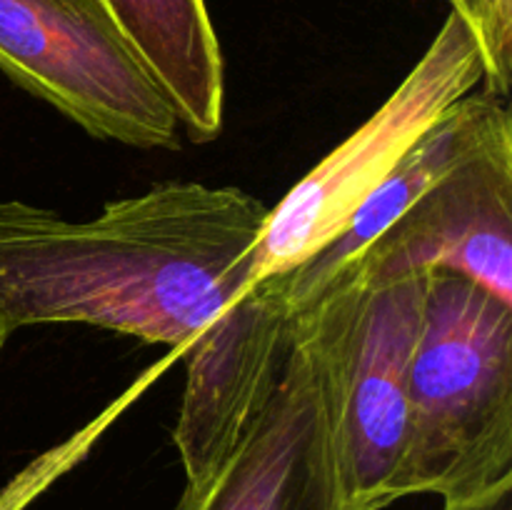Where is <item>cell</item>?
<instances>
[{
	"mask_svg": "<svg viewBox=\"0 0 512 510\" xmlns=\"http://www.w3.org/2000/svg\"><path fill=\"white\" fill-rule=\"evenodd\" d=\"M270 208L245 190L168 180L95 218L0 203V353L35 325L80 323L178 350L250 288Z\"/></svg>",
	"mask_w": 512,
	"mask_h": 510,
	"instance_id": "obj_1",
	"label": "cell"
},
{
	"mask_svg": "<svg viewBox=\"0 0 512 510\" xmlns=\"http://www.w3.org/2000/svg\"><path fill=\"white\" fill-rule=\"evenodd\" d=\"M510 475L512 305L433 270L410 363L405 493L460 500Z\"/></svg>",
	"mask_w": 512,
	"mask_h": 510,
	"instance_id": "obj_2",
	"label": "cell"
},
{
	"mask_svg": "<svg viewBox=\"0 0 512 510\" xmlns=\"http://www.w3.org/2000/svg\"><path fill=\"white\" fill-rule=\"evenodd\" d=\"M425 290L428 273L368 283L348 270L310 305L328 345L348 510H383L408 495L410 363Z\"/></svg>",
	"mask_w": 512,
	"mask_h": 510,
	"instance_id": "obj_3",
	"label": "cell"
},
{
	"mask_svg": "<svg viewBox=\"0 0 512 510\" xmlns=\"http://www.w3.org/2000/svg\"><path fill=\"white\" fill-rule=\"evenodd\" d=\"M480 83L478 43L465 20L450 10L395 93L270 210L263 235L248 253V283L288 273L325 248L425 130Z\"/></svg>",
	"mask_w": 512,
	"mask_h": 510,
	"instance_id": "obj_4",
	"label": "cell"
},
{
	"mask_svg": "<svg viewBox=\"0 0 512 510\" xmlns=\"http://www.w3.org/2000/svg\"><path fill=\"white\" fill-rule=\"evenodd\" d=\"M0 70L93 138L180 148L173 105L103 0H0Z\"/></svg>",
	"mask_w": 512,
	"mask_h": 510,
	"instance_id": "obj_5",
	"label": "cell"
},
{
	"mask_svg": "<svg viewBox=\"0 0 512 510\" xmlns=\"http://www.w3.org/2000/svg\"><path fill=\"white\" fill-rule=\"evenodd\" d=\"M175 510H348L323 323L293 318L278 380L218 463L185 483Z\"/></svg>",
	"mask_w": 512,
	"mask_h": 510,
	"instance_id": "obj_6",
	"label": "cell"
},
{
	"mask_svg": "<svg viewBox=\"0 0 512 510\" xmlns=\"http://www.w3.org/2000/svg\"><path fill=\"white\" fill-rule=\"evenodd\" d=\"M348 270L368 283L448 270L512 305V138L430 183Z\"/></svg>",
	"mask_w": 512,
	"mask_h": 510,
	"instance_id": "obj_7",
	"label": "cell"
},
{
	"mask_svg": "<svg viewBox=\"0 0 512 510\" xmlns=\"http://www.w3.org/2000/svg\"><path fill=\"white\" fill-rule=\"evenodd\" d=\"M293 318L270 280L250 285L185 350L188 378L175 425L185 483L218 463L278 380Z\"/></svg>",
	"mask_w": 512,
	"mask_h": 510,
	"instance_id": "obj_8",
	"label": "cell"
},
{
	"mask_svg": "<svg viewBox=\"0 0 512 510\" xmlns=\"http://www.w3.org/2000/svg\"><path fill=\"white\" fill-rule=\"evenodd\" d=\"M503 138H512V115L503 100L493 95L470 93L445 110L325 248L298 268L268 278L283 295L290 313L298 315L323 298L330 285L430 183Z\"/></svg>",
	"mask_w": 512,
	"mask_h": 510,
	"instance_id": "obj_9",
	"label": "cell"
},
{
	"mask_svg": "<svg viewBox=\"0 0 512 510\" xmlns=\"http://www.w3.org/2000/svg\"><path fill=\"white\" fill-rule=\"evenodd\" d=\"M193 143L223 130L225 65L205 0H103Z\"/></svg>",
	"mask_w": 512,
	"mask_h": 510,
	"instance_id": "obj_10",
	"label": "cell"
},
{
	"mask_svg": "<svg viewBox=\"0 0 512 510\" xmlns=\"http://www.w3.org/2000/svg\"><path fill=\"white\" fill-rule=\"evenodd\" d=\"M483 58V93L505 100L512 78V0H448Z\"/></svg>",
	"mask_w": 512,
	"mask_h": 510,
	"instance_id": "obj_11",
	"label": "cell"
},
{
	"mask_svg": "<svg viewBox=\"0 0 512 510\" xmlns=\"http://www.w3.org/2000/svg\"><path fill=\"white\" fill-rule=\"evenodd\" d=\"M443 510H512V475L470 498L445 500Z\"/></svg>",
	"mask_w": 512,
	"mask_h": 510,
	"instance_id": "obj_12",
	"label": "cell"
}]
</instances>
